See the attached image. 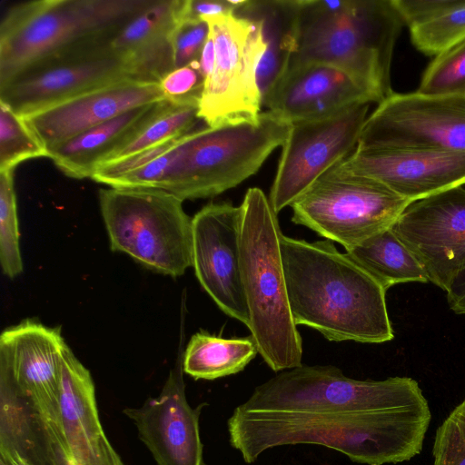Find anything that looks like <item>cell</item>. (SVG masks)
I'll use <instances>...</instances> for the list:
<instances>
[{
  "label": "cell",
  "instance_id": "6da1fadb",
  "mask_svg": "<svg viewBox=\"0 0 465 465\" xmlns=\"http://www.w3.org/2000/svg\"><path fill=\"white\" fill-rule=\"evenodd\" d=\"M431 420L409 377L355 380L332 365H303L258 385L227 421L229 441L246 463L265 450L314 444L364 465L408 461L422 450Z\"/></svg>",
  "mask_w": 465,
  "mask_h": 465
},
{
  "label": "cell",
  "instance_id": "7a4b0ae2",
  "mask_svg": "<svg viewBox=\"0 0 465 465\" xmlns=\"http://www.w3.org/2000/svg\"><path fill=\"white\" fill-rule=\"evenodd\" d=\"M281 252L296 325L331 341L382 343L394 338L386 291L333 242L282 233Z\"/></svg>",
  "mask_w": 465,
  "mask_h": 465
},
{
  "label": "cell",
  "instance_id": "3957f363",
  "mask_svg": "<svg viewBox=\"0 0 465 465\" xmlns=\"http://www.w3.org/2000/svg\"><path fill=\"white\" fill-rule=\"evenodd\" d=\"M295 50L288 68L321 63L356 77L379 104L392 93L393 50L404 26L393 0H297Z\"/></svg>",
  "mask_w": 465,
  "mask_h": 465
},
{
  "label": "cell",
  "instance_id": "277c9868",
  "mask_svg": "<svg viewBox=\"0 0 465 465\" xmlns=\"http://www.w3.org/2000/svg\"><path fill=\"white\" fill-rule=\"evenodd\" d=\"M241 207L240 262L248 329L275 372L301 366L302 341L291 312L277 214L269 198L249 188Z\"/></svg>",
  "mask_w": 465,
  "mask_h": 465
},
{
  "label": "cell",
  "instance_id": "5b68a950",
  "mask_svg": "<svg viewBox=\"0 0 465 465\" xmlns=\"http://www.w3.org/2000/svg\"><path fill=\"white\" fill-rule=\"evenodd\" d=\"M291 127L267 111L256 121L192 131L164 153L166 168L155 189L183 201L221 194L253 175Z\"/></svg>",
  "mask_w": 465,
  "mask_h": 465
},
{
  "label": "cell",
  "instance_id": "8992f818",
  "mask_svg": "<svg viewBox=\"0 0 465 465\" xmlns=\"http://www.w3.org/2000/svg\"><path fill=\"white\" fill-rule=\"evenodd\" d=\"M152 0H34L9 7L0 24V85L50 54L114 35Z\"/></svg>",
  "mask_w": 465,
  "mask_h": 465
},
{
  "label": "cell",
  "instance_id": "52a82bcc",
  "mask_svg": "<svg viewBox=\"0 0 465 465\" xmlns=\"http://www.w3.org/2000/svg\"><path fill=\"white\" fill-rule=\"evenodd\" d=\"M183 200L153 188L99 191L111 249L156 272L178 277L193 266V218Z\"/></svg>",
  "mask_w": 465,
  "mask_h": 465
},
{
  "label": "cell",
  "instance_id": "ba28073f",
  "mask_svg": "<svg viewBox=\"0 0 465 465\" xmlns=\"http://www.w3.org/2000/svg\"><path fill=\"white\" fill-rule=\"evenodd\" d=\"M411 203L383 183L335 164L290 206L293 223L347 251L390 229Z\"/></svg>",
  "mask_w": 465,
  "mask_h": 465
},
{
  "label": "cell",
  "instance_id": "9c48e42d",
  "mask_svg": "<svg viewBox=\"0 0 465 465\" xmlns=\"http://www.w3.org/2000/svg\"><path fill=\"white\" fill-rule=\"evenodd\" d=\"M113 36L90 39L33 63L0 85V102L27 117L86 92L134 80L113 49Z\"/></svg>",
  "mask_w": 465,
  "mask_h": 465
},
{
  "label": "cell",
  "instance_id": "30bf717a",
  "mask_svg": "<svg viewBox=\"0 0 465 465\" xmlns=\"http://www.w3.org/2000/svg\"><path fill=\"white\" fill-rule=\"evenodd\" d=\"M203 21L209 26L215 61L204 82L199 118L209 127L258 120L262 105L257 83L262 50L258 25L233 13Z\"/></svg>",
  "mask_w": 465,
  "mask_h": 465
},
{
  "label": "cell",
  "instance_id": "8fae6325",
  "mask_svg": "<svg viewBox=\"0 0 465 465\" xmlns=\"http://www.w3.org/2000/svg\"><path fill=\"white\" fill-rule=\"evenodd\" d=\"M400 147L465 153V94L393 92L367 117L356 148Z\"/></svg>",
  "mask_w": 465,
  "mask_h": 465
},
{
  "label": "cell",
  "instance_id": "7c38bea8",
  "mask_svg": "<svg viewBox=\"0 0 465 465\" xmlns=\"http://www.w3.org/2000/svg\"><path fill=\"white\" fill-rule=\"evenodd\" d=\"M369 106L361 104L328 118L292 123L269 195L276 214L355 150Z\"/></svg>",
  "mask_w": 465,
  "mask_h": 465
},
{
  "label": "cell",
  "instance_id": "4fadbf2b",
  "mask_svg": "<svg viewBox=\"0 0 465 465\" xmlns=\"http://www.w3.org/2000/svg\"><path fill=\"white\" fill-rule=\"evenodd\" d=\"M68 349L58 328L32 320L0 336V388L25 401L48 426L62 428L61 371Z\"/></svg>",
  "mask_w": 465,
  "mask_h": 465
},
{
  "label": "cell",
  "instance_id": "5bb4252c",
  "mask_svg": "<svg viewBox=\"0 0 465 465\" xmlns=\"http://www.w3.org/2000/svg\"><path fill=\"white\" fill-rule=\"evenodd\" d=\"M425 270L447 291L465 266V187H452L411 203L391 227Z\"/></svg>",
  "mask_w": 465,
  "mask_h": 465
},
{
  "label": "cell",
  "instance_id": "9a60e30c",
  "mask_svg": "<svg viewBox=\"0 0 465 465\" xmlns=\"http://www.w3.org/2000/svg\"><path fill=\"white\" fill-rule=\"evenodd\" d=\"M241 207L210 203L193 217V267L216 305L248 326L240 262Z\"/></svg>",
  "mask_w": 465,
  "mask_h": 465
},
{
  "label": "cell",
  "instance_id": "2e32d148",
  "mask_svg": "<svg viewBox=\"0 0 465 465\" xmlns=\"http://www.w3.org/2000/svg\"><path fill=\"white\" fill-rule=\"evenodd\" d=\"M414 202L465 184V153L419 147L357 149L337 163Z\"/></svg>",
  "mask_w": 465,
  "mask_h": 465
},
{
  "label": "cell",
  "instance_id": "e0dca14e",
  "mask_svg": "<svg viewBox=\"0 0 465 465\" xmlns=\"http://www.w3.org/2000/svg\"><path fill=\"white\" fill-rule=\"evenodd\" d=\"M183 363L172 370L161 393L124 414L157 465H205L199 419L205 403L192 408L185 396Z\"/></svg>",
  "mask_w": 465,
  "mask_h": 465
},
{
  "label": "cell",
  "instance_id": "ac0fdd59",
  "mask_svg": "<svg viewBox=\"0 0 465 465\" xmlns=\"http://www.w3.org/2000/svg\"><path fill=\"white\" fill-rule=\"evenodd\" d=\"M373 94L347 71L321 63L288 68L262 100L269 111L289 123L320 120L361 104Z\"/></svg>",
  "mask_w": 465,
  "mask_h": 465
},
{
  "label": "cell",
  "instance_id": "d6986e66",
  "mask_svg": "<svg viewBox=\"0 0 465 465\" xmlns=\"http://www.w3.org/2000/svg\"><path fill=\"white\" fill-rule=\"evenodd\" d=\"M164 99L159 83L128 79L86 92L23 118L49 151L126 111Z\"/></svg>",
  "mask_w": 465,
  "mask_h": 465
},
{
  "label": "cell",
  "instance_id": "ffe728a7",
  "mask_svg": "<svg viewBox=\"0 0 465 465\" xmlns=\"http://www.w3.org/2000/svg\"><path fill=\"white\" fill-rule=\"evenodd\" d=\"M60 411L72 465H124L103 430L92 376L70 349L62 361Z\"/></svg>",
  "mask_w": 465,
  "mask_h": 465
},
{
  "label": "cell",
  "instance_id": "44dd1931",
  "mask_svg": "<svg viewBox=\"0 0 465 465\" xmlns=\"http://www.w3.org/2000/svg\"><path fill=\"white\" fill-rule=\"evenodd\" d=\"M181 6L182 0H152L113 36L111 45L134 80L159 83L174 69L173 35Z\"/></svg>",
  "mask_w": 465,
  "mask_h": 465
},
{
  "label": "cell",
  "instance_id": "7402d4cb",
  "mask_svg": "<svg viewBox=\"0 0 465 465\" xmlns=\"http://www.w3.org/2000/svg\"><path fill=\"white\" fill-rule=\"evenodd\" d=\"M234 15L253 21L262 45L257 66V83L263 98L285 74L295 50L298 25L297 0H248Z\"/></svg>",
  "mask_w": 465,
  "mask_h": 465
},
{
  "label": "cell",
  "instance_id": "603a6c76",
  "mask_svg": "<svg viewBox=\"0 0 465 465\" xmlns=\"http://www.w3.org/2000/svg\"><path fill=\"white\" fill-rule=\"evenodd\" d=\"M126 111L48 151L57 168L74 179L91 178L94 170L136 130L155 104Z\"/></svg>",
  "mask_w": 465,
  "mask_h": 465
},
{
  "label": "cell",
  "instance_id": "cb8c5ba5",
  "mask_svg": "<svg viewBox=\"0 0 465 465\" xmlns=\"http://www.w3.org/2000/svg\"><path fill=\"white\" fill-rule=\"evenodd\" d=\"M385 291L402 282H428L427 273L390 229L345 252Z\"/></svg>",
  "mask_w": 465,
  "mask_h": 465
},
{
  "label": "cell",
  "instance_id": "d4e9b609",
  "mask_svg": "<svg viewBox=\"0 0 465 465\" xmlns=\"http://www.w3.org/2000/svg\"><path fill=\"white\" fill-rule=\"evenodd\" d=\"M257 353L252 336L223 338L199 331L187 344L183 370L195 380L212 381L242 371Z\"/></svg>",
  "mask_w": 465,
  "mask_h": 465
},
{
  "label": "cell",
  "instance_id": "484cf974",
  "mask_svg": "<svg viewBox=\"0 0 465 465\" xmlns=\"http://www.w3.org/2000/svg\"><path fill=\"white\" fill-rule=\"evenodd\" d=\"M199 103L197 98L158 102L136 130L103 163L192 132L201 120Z\"/></svg>",
  "mask_w": 465,
  "mask_h": 465
},
{
  "label": "cell",
  "instance_id": "4316f807",
  "mask_svg": "<svg viewBox=\"0 0 465 465\" xmlns=\"http://www.w3.org/2000/svg\"><path fill=\"white\" fill-rule=\"evenodd\" d=\"M413 46L436 56L465 40V0H448L430 19L410 27Z\"/></svg>",
  "mask_w": 465,
  "mask_h": 465
},
{
  "label": "cell",
  "instance_id": "83f0119b",
  "mask_svg": "<svg viewBox=\"0 0 465 465\" xmlns=\"http://www.w3.org/2000/svg\"><path fill=\"white\" fill-rule=\"evenodd\" d=\"M48 155L25 120L0 102V172L14 171L22 162Z\"/></svg>",
  "mask_w": 465,
  "mask_h": 465
},
{
  "label": "cell",
  "instance_id": "f1b7e54d",
  "mask_svg": "<svg viewBox=\"0 0 465 465\" xmlns=\"http://www.w3.org/2000/svg\"><path fill=\"white\" fill-rule=\"evenodd\" d=\"M14 171L0 172V263L5 275L23 272Z\"/></svg>",
  "mask_w": 465,
  "mask_h": 465
},
{
  "label": "cell",
  "instance_id": "f546056e",
  "mask_svg": "<svg viewBox=\"0 0 465 465\" xmlns=\"http://www.w3.org/2000/svg\"><path fill=\"white\" fill-rule=\"evenodd\" d=\"M424 95L465 94V40L438 54L416 91Z\"/></svg>",
  "mask_w": 465,
  "mask_h": 465
},
{
  "label": "cell",
  "instance_id": "4dcf8cb0",
  "mask_svg": "<svg viewBox=\"0 0 465 465\" xmlns=\"http://www.w3.org/2000/svg\"><path fill=\"white\" fill-rule=\"evenodd\" d=\"M432 456L433 465H465V400L437 429Z\"/></svg>",
  "mask_w": 465,
  "mask_h": 465
},
{
  "label": "cell",
  "instance_id": "1f68e13d",
  "mask_svg": "<svg viewBox=\"0 0 465 465\" xmlns=\"http://www.w3.org/2000/svg\"><path fill=\"white\" fill-rule=\"evenodd\" d=\"M208 36L206 22L180 19L173 35L174 68L197 62Z\"/></svg>",
  "mask_w": 465,
  "mask_h": 465
},
{
  "label": "cell",
  "instance_id": "d6a6232c",
  "mask_svg": "<svg viewBox=\"0 0 465 465\" xmlns=\"http://www.w3.org/2000/svg\"><path fill=\"white\" fill-rule=\"evenodd\" d=\"M160 87L166 99H200L204 79L199 71L198 61L191 64L174 68L160 82Z\"/></svg>",
  "mask_w": 465,
  "mask_h": 465
},
{
  "label": "cell",
  "instance_id": "836d02e7",
  "mask_svg": "<svg viewBox=\"0 0 465 465\" xmlns=\"http://www.w3.org/2000/svg\"><path fill=\"white\" fill-rule=\"evenodd\" d=\"M233 13L226 0H182L181 19L204 18Z\"/></svg>",
  "mask_w": 465,
  "mask_h": 465
},
{
  "label": "cell",
  "instance_id": "e575fe53",
  "mask_svg": "<svg viewBox=\"0 0 465 465\" xmlns=\"http://www.w3.org/2000/svg\"><path fill=\"white\" fill-rule=\"evenodd\" d=\"M48 454L51 465H72L64 446L61 430L45 428Z\"/></svg>",
  "mask_w": 465,
  "mask_h": 465
},
{
  "label": "cell",
  "instance_id": "d590c367",
  "mask_svg": "<svg viewBox=\"0 0 465 465\" xmlns=\"http://www.w3.org/2000/svg\"><path fill=\"white\" fill-rule=\"evenodd\" d=\"M446 292L450 310L465 315V266L452 279Z\"/></svg>",
  "mask_w": 465,
  "mask_h": 465
},
{
  "label": "cell",
  "instance_id": "8d00e7d4",
  "mask_svg": "<svg viewBox=\"0 0 465 465\" xmlns=\"http://www.w3.org/2000/svg\"><path fill=\"white\" fill-rule=\"evenodd\" d=\"M215 61V50L214 44L212 36L209 34V36L203 45V48L201 52L198 64H199V71L202 76L204 79V82L211 75Z\"/></svg>",
  "mask_w": 465,
  "mask_h": 465
},
{
  "label": "cell",
  "instance_id": "74e56055",
  "mask_svg": "<svg viewBox=\"0 0 465 465\" xmlns=\"http://www.w3.org/2000/svg\"><path fill=\"white\" fill-rule=\"evenodd\" d=\"M0 465H34L13 447L0 443Z\"/></svg>",
  "mask_w": 465,
  "mask_h": 465
}]
</instances>
